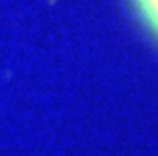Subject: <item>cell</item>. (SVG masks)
I'll return each instance as SVG.
<instances>
[{
  "label": "cell",
  "mask_w": 158,
  "mask_h": 156,
  "mask_svg": "<svg viewBox=\"0 0 158 156\" xmlns=\"http://www.w3.org/2000/svg\"><path fill=\"white\" fill-rule=\"evenodd\" d=\"M142 10V14L146 16V20L150 23V27L158 32V0H136Z\"/></svg>",
  "instance_id": "1"
}]
</instances>
